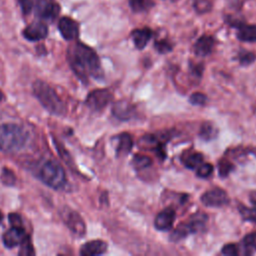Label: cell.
<instances>
[{"mask_svg":"<svg viewBox=\"0 0 256 256\" xmlns=\"http://www.w3.org/2000/svg\"><path fill=\"white\" fill-rule=\"evenodd\" d=\"M193 8L198 14L208 13L212 9V3L209 0H194Z\"/></svg>","mask_w":256,"mask_h":256,"instance_id":"26","label":"cell"},{"mask_svg":"<svg viewBox=\"0 0 256 256\" xmlns=\"http://www.w3.org/2000/svg\"><path fill=\"white\" fill-rule=\"evenodd\" d=\"M240 249L238 245L234 244V243H229V244H226L222 247V250H221V253L224 254V255H227V256H236L238 254H240Z\"/></svg>","mask_w":256,"mask_h":256,"instance_id":"33","label":"cell"},{"mask_svg":"<svg viewBox=\"0 0 256 256\" xmlns=\"http://www.w3.org/2000/svg\"><path fill=\"white\" fill-rule=\"evenodd\" d=\"M133 165L136 169H145L152 165V160L146 155L136 154L133 158Z\"/></svg>","mask_w":256,"mask_h":256,"instance_id":"25","label":"cell"},{"mask_svg":"<svg viewBox=\"0 0 256 256\" xmlns=\"http://www.w3.org/2000/svg\"><path fill=\"white\" fill-rule=\"evenodd\" d=\"M239 212L244 220L256 223V206H254L253 208L239 206Z\"/></svg>","mask_w":256,"mask_h":256,"instance_id":"28","label":"cell"},{"mask_svg":"<svg viewBox=\"0 0 256 256\" xmlns=\"http://www.w3.org/2000/svg\"><path fill=\"white\" fill-rule=\"evenodd\" d=\"M107 250V243L103 240H92L80 248V254L83 256H95L105 253Z\"/></svg>","mask_w":256,"mask_h":256,"instance_id":"16","label":"cell"},{"mask_svg":"<svg viewBox=\"0 0 256 256\" xmlns=\"http://www.w3.org/2000/svg\"><path fill=\"white\" fill-rule=\"evenodd\" d=\"M237 28V38L243 42H256V25L241 23Z\"/></svg>","mask_w":256,"mask_h":256,"instance_id":"20","label":"cell"},{"mask_svg":"<svg viewBox=\"0 0 256 256\" xmlns=\"http://www.w3.org/2000/svg\"><path fill=\"white\" fill-rule=\"evenodd\" d=\"M48 35V28L43 22H33L23 30V36L29 41H39Z\"/></svg>","mask_w":256,"mask_h":256,"instance_id":"14","label":"cell"},{"mask_svg":"<svg viewBox=\"0 0 256 256\" xmlns=\"http://www.w3.org/2000/svg\"><path fill=\"white\" fill-rule=\"evenodd\" d=\"M233 169H234V165L228 160L222 159L218 163V173H219V176H221L222 178L227 177L233 171Z\"/></svg>","mask_w":256,"mask_h":256,"instance_id":"27","label":"cell"},{"mask_svg":"<svg viewBox=\"0 0 256 256\" xmlns=\"http://www.w3.org/2000/svg\"><path fill=\"white\" fill-rule=\"evenodd\" d=\"M115 139L117 141L116 155L118 157L128 155L133 148V140H132L131 135L127 132H124V133L117 135L115 137Z\"/></svg>","mask_w":256,"mask_h":256,"instance_id":"17","label":"cell"},{"mask_svg":"<svg viewBox=\"0 0 256 256\" xmlns=\"http://www.w3.org/2000/svg\"><path fill=\"white\" fill-rule=\"evenodd\" d=\"M243 254H251L256 251V232L245 235L242 239Z\"/></svg>","mask_w":256,"mask_h":256,"instance_id":"24","label":"cell"},{"mask_svg":"<svg viewBox=\"0 0 256 256\" xmlns=\"http://www.w3.org/2000/svg\"><path fill=\"white\" fill-rule=\"evenodd\" d=\"M18 254L21 255V256H31V255L35 254V251H34V248H33V245L31 243L29 235L21 243V247H20V250H19Z\"/></svg>","mask_w":256,"mask_h":256,"instance_id":"29","label":"cell"},{"mask_svg":"<svg viewBox=\"0 0 256 256\" xmlns=\"http://www.w3.org/2000/svg\"><path fill=\"white\" fill-rule=\"evenodd\" d=\"M176 218L175 210L171 207L165 208L162 211H160L154 220L155 227L160 231H169Z\"/></svg>","mask_w":256,"mask_h":256,"instance_id":"13","label":"cell"},{"mask_svg":"<svg viewBox=\"0 0 256 256\" xmlns=\"http://www.w3.org/2000/svg\"><path fill=\"white\" fill-rule=\"evenodd\" d=\"M201 202L207 207H222L229 203V197L223 189L215 187L202 194Z\"/></svg>","mask_w":256,"mask_h":256,"instance_id":"8","label":"cell"},{"mask_svg":"<svg viewBox=\"0 0 256 256\" xmlns=\"http://www.w3.org/2000/svg\"><path fill=\"white\" fill-rule=\"evenodd\" d=\"M4 98H5V96H4V93L0 90V102L1 101H3L4 100Z\"/></svg>","mask_w":256,"mask_h":256,"instance_id":"39","label":"cell"},{"mask_svg":"<svg viewBox=\"0 0 256 256\" xmlns=\"http://www.w3.org/2000/svg\"><path fill=\"white\" fill-rule=\"evenodd\" d=\"M32 92L40 104L51 114L63 115L65 105L56 91L46 82L37 80L32 85Z\"/></svg>","mask_w":256,"mask_h":256,"instance_id":"3","label":"cell"},{"mask_svg":"<svg viewBox=\"0 0 256 256\" xmlns=\"http://www.w3.org/2000/svg\"><path fill=\"white\" fill-rule=\"evenodd\" d=\"M27 236L28 235L23 226H12L10 229L5 231L2 236V240L3 244L7 248H13L15 246L21 245Z\"/></svg>","mask_w":256,"mask_h":256,"instance_id":"11","label":"cell"},{"mask_svg":"<svg viewBox=\"0 0 256 256\" xmlns=\"http://www.w3.org/2000/svg\"><path fill=\"white\" fill-rule=\"evenodd\" d=\"M18 3L20 5V8L24 15H28L32 11L33 6H34L33 0H18Z\"/></svg>","mask_w":256,"mask_h":256,"instance_id":"36","label":"cell"},{"mask_svg":"<svg viewBox=\"0 0 256 256\" xmlns=\"http://www.w3.org/2000/svg\"><path fill=\"white\" fill-rule=\"evenodd\" d=\"M1 181L4 185L13 186L16 182V176L12 170L5 167V168H3L2 173H1Z\"/></svg>","mask_w":256,"mask_h":256,"instance_id":"30","label":"cell"},{"mask_svg":"<svg viewBox=\"0 0 256 256\" xmlns=\"http://www.w3.org/2000/svg\"><path fill=\"white\" fill-rule=\"evenodd\" d=\"M189 101L191 104L193 105H198V106H203L206 104L207 102V97L205 94L203 93H200V92H196V93H193L191 94L190 98H189Z\"/></svg>","mask_w":256,"mask_h":256,"instance_id":"34","label":"cell"},{"mask_svg":"<svg viewBox=\"0 0 256 256\" xmlns=\"http://www.w3.org/2000/svg\"><path fill=\"white\" fill-rule=\"evenodd\" d=\"M218 133L217 128L211 122H205L200 128L199 135L205 141H210L216 137Z\"/></svg>","mask_w":256,"mask_h":256,"instance_id":"22","label":"cell"},{"mask_svg":"<svg viewBox=\"0 0 256 256\" xmlns=\"http://www.w3.org/2000/svg\"><path fill=\"white\" fill-rule=\"evenodd\" d=\"M62 218L68 228L76 235L83 236L86 232V226L82 217L73 210H64Z\"/></svg>","mask_w":256,"mask_h":256,"instance_id":"10","label":"cell"},{"mask_svg":"<svg viewBox=\"0 0 256 256\" xmlns=\"http://www.w3.org/2000/svg\"><path fill=\"white\" fill-rule=\"evenodd\" d=\"M208 222L207 214L203 212H197L190 216V218L181 223L169 236L170 241L178 242L192 233H196L204 230Z\"/></svg>","mask_w":256,"mask_h":256,"instance_id":"5","label":"cell"},{"mask_svg":"<svg viewBox=\"0 0 256 256\" xmlns=\"http://www.w3.org/2000/svg\"><path fill=\"white\" fill-rule=\"evenodd\" d=\"M112 114L118 120L129 121L136 115L135 106L126 99H121L113 104Z\"/></svg>","mask_w":256,"mask_h":256,"instance_id":"9","label":"cell"},{"mask_svg":"<svg viewBox=\"0 0 256 256\" xmlns=\"http://www.w3.org/2000/svg\"><path fill=\"white\" fill-rule=\"evenodd\" d=\"M214 47V38L209 35H203L197 39L194 44V52L197 56H207L212 52Z\"/></svg>","mask_w":256,"mask_h":256,"instance_id":"18","label":"cell"},{"mask_svg":"<svg viewBox=\"0 0 256 256\" xmlns=\"http://www.w3.org/2000/svg\"><path fill=\"white\" fill-rule=\"evenodd\" d=\"M112 98V93L108 89H96L88 94L86 105L93 111H101L111 102Z\"/></svg>","mask_w":256,"mask_h":256,"instance_id":"7","label":"cell"},{"mask_svg":"<svg viewBox=\"0 0 256 256\" xmlns=\"http://www.w3.org/2000/svg\"><path fill=\"white\" fill-rule=\"evenodd\" d=\"M213 169H214L213 165H211L210 163H201L197 167L196 174L200 178H207V177H209L212 174Z\"/></svg>","mask_w":256,"mask_h":256,"instance_id":"31","label":"cell"},{"mask_svg":"<svg viewBox=\"0 0 256 256\" xmlns=\"http://www.w3.org/2000/svg\"><path fill=\"white\" fill-rule=\"evenodd\" d=\"M129 6L133 12H145L154 6L153 0H129Z\"/></svg>","mask_w":256,"mask_h":256,"instance_id":"23","label":"cell"},{"mask_svg":"<svg viewBox=\"0 0 256 256\" xmlns=\"http://www.w3.org/2000/svg\"><path fill=\"white\" fill-rule=\"evenodd\" d=\"M29 139L28 131L15 123L0 124V150L16 152L24 148Z\"/></svg>","mask_w":256,"mask_h":256,"instance_id":"2","label":"cell"},{"mask_svg":"<svg viewBox=\"0 0 256 256\" xmlns=\"http://www.w3.org/2000/svg\"><path fill=\"white\" fill-rule=\"evenodd\" d=\"M37 175L44 184L56 190L63 189L67 183L66 174L62 166L53 160L41 162Z\"/></svg>","mask_w":256,"mask_h":256,"instance_id":"4","label":"cell"},{"mask_svg":"<svg viewBox=\"0 0 256 256\" xmlns=\"http://www.w3.org/2000/svg\"><path fill=\"white\" fill-rule=\"evenodd\" d=\"M154 47L161 54L168 53V52H170L172 50V44L170 42H168L167 40H164V39L155 41Z\"/></svg>","mask_w":256,"mask_h":256,"instance_id":"32","label":"cell"},{"mask_svg":"<svg viewBox=\"0 0 256 256\" xmlns=\"http://www.w3.org/2000/svg\"><path fill=\"white\" fill-rule=\"evenodd\" d=\"M58 29L61 36L68 41H72L79 36V25L70 17H62L58 22Z\"/></svg>","mask_w":256,"mask_h":256,"instance_id":"12","label":"cell"},{"mask_svg":"<svg viewBox=\"0 0 256 256\" xmlns=\"http://www.w3.org/2000/svg\"><path fill=\"white\" fill-rule=\"evenodd\" d=\"M139 146H141L144 149L152 150L157 152L161 155L162 158H165V151H164V145L165 142L162 141V138H160L156 134H148L144 135L141 139H139Z\"/></svg>","mask_w":256,"mask_h":256,"instance_id":"15","label":"cell"},{"mask_svg":"<svg viewBox=\"0 0 256 256\" xmlns=\"http://www.w3.org/2000/svg\"><path fill=\"white\" fill-rule=\"evenodd\" d=\"M70 67L82 82H87L89 77L102 79L104 77L101 63L96 52L82 42H75L67 51Z\"/></svg>","mask_w":256,"mask_h":256,"instance_id":"1","label":"cell"},{"mask_svg":"<svg viewBox=\"0 0 256 256\" xmlns=\"http://www.w3.org/2000/svg\"><path fill=\"white\" fill-rule=\"evenodd\" d=\"M181 160L185 167L195 169L203 162V155L199 152H186L182 155Z\"/></svg>","mask_w":256,"mask_h":256,"instance_id":"21","label":"cell"},{"mask_svg":"<svg viewBox=\"0 0 256 256\" xmlns=\"http://www.w3.org/2000/svg\"><path fill=\"white\" fill-rule=\"evenodd\" d=\"M249 199H250V202H251L254 206H256V191H253V192L250 193Z\"/></svg>","mask_w":256,"mask_h":256,"instance_id":"38","label":"cell"},{"mask_svg":"<svg viewBox=\"0 0 256 256\" xmlns=\"http://www.w3.org/2000/svg\"><path fill=\"white\" fill-rule=\"evenodd\" d=\"M33 9L35 15L44 21H53L60 13V6L54 0H35Z\"/></svg>","mask_w":256,"mask_h":256,"instance_id":"6","label":"cell"},{"mask_svg":"<svg viewBox=\"0 0 256 256\" xmlns=\"http://www.w3.org/2000/svg\"><path fill=\"white\" fill-rule=\"evenodd\" d=\"M8 219H9V222L11 223L12 226H23L21 216L17 213H10L8 215Z\"/></svg>","mask_w":256,"mask_h":256,"instance_id":"37","label":"cell"},{"mask_svg":"<svg viewBox=\"0 0 256 256\" xmlns=\"http://www.w3.org/2000/svg\"><path fill=\"white\" fill-rule=\"evenodd\" d=\"M2 219H3V215H2V213L0 212V223H1V221H2Z\"/></svg>","mask_w":256,"mask_h":256,"instance_id":"40","label":"cell"},{"mask_svg":"<svg viewBox=\"0 0 256 256\" xmlns=\"http://www.w3.org/2000/svg\"><path fill=\"white\" fill-rule=\"evenodd\" d=\"M238 59L239 62L242 65H249L251 63L254 62L255 60V55L252 52H248V51H241L238 54Z\"/></svg>","mask_w":256,"mask_h":256,"instance_id":"35","label":"cell"},{"mask_svg":"<svg viewBox=\"0 0 256 256\" xmlns=\"http://www.w3.org/2000/svg\"><path fill=\"white\" fill-rule=\"evenodd\" d=\"M171 1H174V0H171Z\"/></svg>","mask_w":256,"mask_h":256,"instance_id":"41","label":"cell"},{"mask_svg":"<svg viewBox=\"0 0 256 256\" xmlns=\"http://www.w3.org/2000/svg\"><path fill=\"white\" fill-rule=\"evenodd\" d=\"M151 36H152V31L147 27L142 29H135L131 32V38L133 40V43L136 46V48L139 50H142L145 48V46L151 39Z\"/></svg>","mask_w":256,"mask_h":256,"instance_id":"19","label":"cell"}]
</instances>
